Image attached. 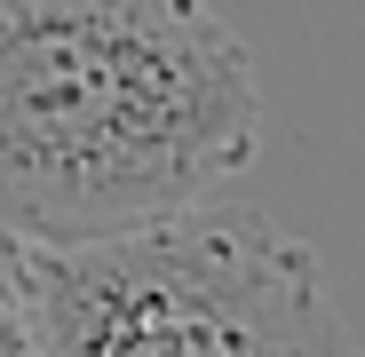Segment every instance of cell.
<instances>
[{"label":"cell","instance_id":"1","mask_svg":"<svg viewBox=\"0 0 365 357\" xmlns=\"http://www.w3.org/2000/svg\"><path fill=\"white\" fill-rule=\"evenodd\" d=\"M262 143L215 0H0V230L88 247L215 199Z\"/></svg>","mask_w":365,"mask_h":357},{"label":"cell","instance_id":"2","mask_svg":"<svg viewBox=\"0 0 365 357\" xmlns=\"http://www.w3.org/2000/svg\"><path fill=\"white\" fill-rule=\"evenodd\" d=\"M40 357H365L318 247L262 207H182L88 247H24Z\"/></svg>","mask_w":365,"mask_h":357},{"label":"cell","instance_id":"3","mask_svg":"<svg viewBox=\"0 0 365 357\" xmlns=\"http://www.w3.org/2000/svg\"><path fill=\"white\" fill-rule=\"evenodd\" d=\"M0 357H40L32 278H24V238H9V230H0Z\"/></svg>","mask_w":365,"mask_h":357}]
</instances>
